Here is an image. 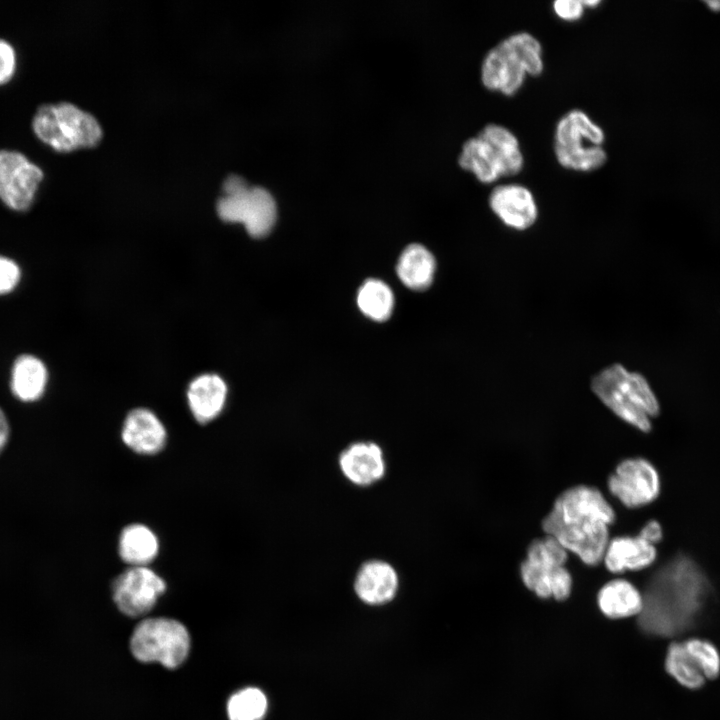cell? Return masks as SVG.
Listing matches in <instances>:
<instances>
[{
    "instance_id": "6da1fadb",
    "label": "cell",
    "mask_w": 720,
    "mask_h": 720,
    "mask_svg": "<svg viewBox=\"0 0 720 720\" xmlns=\"http://www.w3.org/2000/svg\"><path fill=\"white\" fill-rule=\"evenodd\" d=\"M710 586L695 564L678 558L659 570L643 594L640 631L650 637L676 638L694 629L702 616Z\"/></svg>"
},
{
    "instance_id": "7a4b0ae2",
    "label": "cell",
    "mask_w": 720,
    "mask_h": 720,
    "mask_svg": "<svg viewBox=\"0 0 720 720\" xmlns=\"http://www.w3.org/2000/svg\"><path fill=\"white\" fill-rule=\"evenodd\" d=\"M615 519L614 509L600 490L577 485L555 499L542 528L584 564L596 566L603 560Z\"/></svg>"
},
{
    "instance_id": "3957f363",
    "label": "cell",
    "mask_w": 720,
    "mask_h": 720,
    "mask_svg": "<svg viewBox=\"0 0 720 720\" xmlns=\"http://www.w3.org/2000/svg\"><path fill=\"white\" fill-rule=\"evenodd\" d=\"M544 69L543 49L528 32L514 33L485 55L481 81L486 89L505 96L515 95L528 76L537 77Z\"/></svg>"
},
{
    "instance_id": "277c9868",
    "label": "cell",
    "mask_w": 720,
    "mask_h": 720,
    "mask_svg": "<svg viewBox=\"0 0 720 720\" xmlns=\"http://www.w3.org/2000/svg\"><path fill=\"white\" fill-rule=\"evenodd\" d=\"M591 388L616 416L642 432L651 430V418L660 413L659 401L645 377L620 364L594 376Z\"/></svg>"
},
{
    "instance_id": "5b68a950",
    "label": "cell",
    "mask_w": 720,
    "mask_h": 720,
    "mask_svg": "<svg viewBox=\"0 0 720 720\" xmlns=\"http://www.w3.org/2000/svg\"><path fill=\"white\" fill-rule=\"evenodd\" d=\"M460 167L483 184L514 176L524 166V156L516 135L507 127L490 123L462 146Z\"/></svg>"
},
{
    "instance_id": "8992f818",
    "label": "cell",
    "mask_w": 720,
    "mask_h": 720,
    "mask_svg": "<svg viewBox=\"0 0 720 720\" xmlns=\"http://www.w3.org/2000/svg\"><path fill=\"white\" fill-rule=\"evenodd\" d=\"M604 141L603 129L587 113L573 109L556 124L553 139L555 157L565 169L592 172L607 161Z\"/></svg>"
},
{
    "instance_id": "52a82bcc",
    "label": "cell",
    "mask_w": 720,
    "mask_h": 720,
    "mask_svg": "<svg viewBox=\"0 0 720 720\" xmlns=\"http://www.w3.org/2000/svg\"><path fill=\"white\" fill-rule=\"evenodd\" d=\"M32 127L42 142L60 152L93 147L102 138L98 121L66 102L40 106L33 117Z\"/></svg>"
},
{
    "instance_id": "ba28073f",
    "label": "cell",
    "mask_w": 720,
    "mask_h": 720,
    "mask_svg": "<svg viewBox=\"0 0 720 720\" xmlns=\"http://www.w3.org/2000/svg\"><path fill=\"white\" fill-rule=\"evenodd\" d=\"M568 551L552 536L532 541L520 565L524 585L542 599L566 600L572 590V576L565 567Z\"/></svg>"
},
{
    "instance_id": "9c48e42d",
    "label": "cell",
    "mask_w": 720,
    "mask_h": 720,
    "mask_svg": "<svg viewBox=\"0 0 720 720\" xmlns=\"http://www.w3.org/2000/svg\"><path fill=\"white\" fill-rule=\"evenodd\" d=\"M224 196L217 202V213L226 222L242 223L254 238L269 234L277 219L273 196L262 187H250L238 175H230L223 184Z\"/></svg>"
},
{
    "instance_id": "30bf717a",
    "label": "cell",
    "mask_w": 720,
    "mask_h": 720,
    "mask_svg": "<svg viewBox=\"0 0 720 720\" xmlns=\"http://www.w3.org/2000/svg\"><path fill=\"white\" fill-rule=\"evenodd\" d=\"M130 648L141 662H160L174 669L187 658L190 637L185 626L174 619L148 618L135 627Z\"/></svg>"
},
{
    "instance_id": "8fae6325",
    "label": "cell",
    "mask_w": 720,
    "mask_h": 720,
    "mask_svg": "<svg viewBox=\"0 0 720 720\" xmlns=\"http://www.w3.org/2000/svg\"><path fill=\"white\" fill-rule=\"evenodd\" d=\"M610 493L628 508H639L654 502L661 491L656 467L647 459L633 457L622 460L609 476Z\"/></svg>"
},
{
    "instance_id": "7c38bea8",
    "label": "cell",
    "mask_w": 720,
    "mask_h": 720,
    "mask_svg": "<svg viewBox=\"0 0 720 720\" xmlns=\"http://www.w3.org/2000/svg\"><path fill=\"white\" fill-rule=\"evenodd\" d=\"M165 580L148 566L128 567L112 583L117 608L129 617L147 614L165 593Z\"/></svg>"
},
{
    "instance_id": "4fadbf2b",
    "label": "cell",
    "mask_w": 720,
    "mask_h": 720,
    "mask_svg": "<svg viewBox=\"0 0 720 720\" xmlns=\"http://www.w3.org/2000/svg\"><path fill=\"white\" fill-rule=\"evenodd\" d=\"M43 179L42 170L16 151H0V200L15 211H26L33 203Z\"/></svg>"
},
{
    "instance_id": "5bb4252c",
    "label": "cell",
    "mask_w": 720,
    "mask_h": 720,
    "mask_svg": "<svg viewBox=\"0 0 720 720\" xmlns=\"http://www.w3.org/2000/svg\"><path fill=\"white\" fill-rule=\"evenodd\" d=\"M488 202L493 213L512 229L526 230L536 222L538 208L535 198L523 185L509 183L495 186Z\"/></svg>"
},
{
    "instance_id": "9a60e30c",
    "label": "cell",
    "mask_w": 720,
    "mask_h": 720,
    "mask_svg": "<svg viewBox=\"0 0 720 720\" xmlns=\"http://www.w3.org/2000/svg\"><path fill=\"white\" fill-rule=\"evenodd\" d=\"M121 440L134 453L155 455L166 446L167 430L153 411L135 408L124 419Z\"/></svg>"
},
{
    "instance_id": "2e32d148",
    "label": "cell",
    "mask_w": 720,
    "mask_h": 720,
    "mask_svg": "<svg viewBox=\"0 0 720 720\" xmlns=\"http://www.w3.org/2000/svg\"><path fill=\"white\" fill-rule=\"evenodd\" d=\"M343 475L357 486H370L383 478L386 464L382 449L374 442L350 444L339 456Z\"/></svg>"
},
{
    "instance_id": "e0dca14e",
    "label": "cell",
    "mask_w": 720,
    "mask_h": 720,
    "mask_svg": "<svg viewBox=\"0 0 720 720\" xmlns=\"http://www.w3.org/2000/svg\"><path fill=\"white\" fill-rule=\"evenodd\" d=\"M228 394L224 379L214 373L194 378L187 389V402L194 419L206 424L216 419L223 411Z\"/></svg>"
},
{
    "instance_id": "ac0fdd59",
    "label": "cell",
    "mask_w": 720,
    "mask_h": 720,
    "mask_svg": "<svg viewBox=\"0 0 720 720\" xmlns=\"http://www.w3.org/2000/svg\"><path fill=\"white\" fill-rule=\"evenodd\" d=\"M657 558V549L636 536H618L609 540L603 562L612 573L639 571L651 566Z\"/></svg>"
},
{
    "instance_id": "d6986e66",
    "label": "cell",
    "mask_w": 720,
    "mask_h": 720,
    "mask_svg": "<svg viewBox=\"0 0 720 720\" xmlns=\"http://www.w3.org/2000/svg\"><path fill=\"white\" fill-rule=\"evenodd\" d=\"M398 584V574L391 564L382 560H370L359 568L354 589L363 602L381 605L394 598Z\"/></svg>"
},
{
    "instance_id": "ffe728a7",
    "label": "cell",
    "mask_w": 720,
    "mask_h": 720,
    "mask_svg": "<svg viewBox=\"0 0 720 720\" xmlns=\"http://www.w3.org/2000/svg\"><path fill=\"white\" fill-rule=\"evenodd\" d=\"M160 542L147 525L132 523L125 526L118 539V554L129 567L148 566L159 554Z\"/></svg>"
},
{
    "instance_id": "44dd1931",
    "label": "cell",
    "mask_w": 720,
    "mask_h": 720,
    "mask_svg": "<svg viewBox=\"0 0 720 720\" xmlns=\"http://www.w3.org/2000/svg\"><path fill=\"white\" fill-rule=\"evenodd\" d=\"M600 611L608 618L621 619L638 616L643 608V594L625 579H613L597 594Z\"/></svg>"
},
{
    "instance_id": "7402d4cb",
    "label": "cell",
    "mask_w": 720,
    "mask_h": 720,
    "mask_svg": "<svg viewBox=\"0 0 720 720\" xmlns=\"http://www.w3.org/2000/svg\"><path fill=\"white\" fill-rule=\"evenodd\" d=\"M436 262L431 252L420 244H411L401 253L397 275L401 282L413 290L428 288L434 278Z\"/></svg>"
},
{
    "instance_id": "603a6c76",
    "label": "cell",
    "mask_w": 720,
    "mask_h": 720,
    "mask_svg": "<svg viewBox=\"0 0 720 720\" xmlns=\"http://www.w3.org/2000/svg\"><path fill=\"white\" fill-rule=\"evenodd\" d=\"M47 377V369L40 359L21 355L12 367L11 390L22 401H35L42 396Z\"/></svg>"
},
{
    "instance_id": "cb8c5ba5",
    "label": "cell",
    "mask_w": 720,
    "mask_h": 720,
    "mask_svg": "<svg viewBox=\"0 0 720 720\" xmlns=\"http://www.w3.org/2000/svg\"><path fill=\"white\" fill-rule=\"evenodd\" d=\"M664 667L672 679L688 690H698L705 685L706 678L688 654L683 641H672L668 645Z\"/></svg>"
},
{
    "instance_id": "d4e9b609",
    "label": "cell",
    "mask_w": 720,
    "mask_h": 720,
    "mask_svg": "<svg viewBox=\"0 0 720 720\" xmlns=\"http://www.w3.org/2000/svg\"><path fill=\"white\" fill-rule=\"evenodd\" d=\"M357 305L370 319L385 321L392 314L394 296L386 283L378 279H369L359 288Z\"/></svg>"
},
{
    "instance_id": "484cf974",
    "label": "cell",
    "mask_w": 720,
    "mask_h": 720,
    "mask_svg": "<svg viewBox=\"0 0 720 720\" xmlns=\"http://www.w3.org/2000/svg\"><path fill=\"white\" fill-rule=\"evenodd\" d=\"M267 699L258 688H245L233 694L227 703L229 720H261Z\"/></svg>"
},
{
    "instance_id": "4316f807",
    "label": "cell",
    "mask_w": 720,
    "mask_h": 720,
    "mask_svg": "<svg viewBox=\"0 0 720 720\" xmlns=\"http://www.w3.org/2000/svg\"><path fill=\"white\" fill-rule=\"evenodd\" d=\"M683 643L706 680H714L719 677L720 652L714 643L699 637H690Z\"/></svg>"
},
{
    "instance_id": "83f0119b",
    "label": "cell",
    "mask_w": 720,
    "mask_h": 720,
    "mask_svg": "<svg viewBox=\"0 0 720 720\" xmlns=\"http://www.w3.org/2000/svg\"><path fill=\"white\" fill-rule=\"evenodd\" d=\"M20 279V269L11 259L0 255V294L12 291Z\"/></svg>"
},
{
    "instance_id": "f1b7e54d",
    "label": "cell",
    "mask_w": 720,
    "mask_h": 720,
    "mask_svg": "<svg viewBox=\"0 0 720 720\" xmlns=\"http://www.w3.org/2000/svg\"><path fill=\"white\" fill-rule=\"evenodd\" d=\"M554 13L564 21H576L580 19L585 6L582 0H557L553 2Z\"/></svg>"
},
{
    "instance_id": "f546056e",
    "label": "cell",
    "mask_w": 720,
    "mask_h": 720,
    "mask_svg": "<svg viewBox=\"0 0 720 720\" xmlns=\"http://www.w3.org/2000/svg\"><path fill=\"white\" fill-rule=\"evenodd\" d=\"M15 69V53L10 44L0 39V84L6 83Z\"/></svg>"
},
{
    "instance_id": "4dcf8cb0",
    "label": "cell",
    "mask_w": 720,
    "mask_h": 720,
    "mask_svg": "<svg viewBox=\"0 0 720 720\" xmlns=\"http://www.w3.org/2000/svg\"><path fill=\"white\" fill-rule=\"evenodd\" d=\"M638 535L656 546L663 539V529L657 520H650L642 527Z\"/></svg>"
},
{
    "instance_id": "1f68e13d",
    "label": "cell",
    "mask_w": 720,
    "mask_h": 720,
    "mask_svg": "<svg viewBox=\"0 0 720 720\" xmlns=\"http://www.w3.org/2000/svg\"><path fill=\"white\" fill-rule=\"evenodd\" d=\"M9 424L5 413L0 408V453L7 444L9 438Z\"/></svg>"
},
{
    "instance_id": "d6a6232c",
    "label": "cell",
    "mask_w": 720,
    "mask_h": 720,
    "mask_svg": "<svg viewBox=\"0 0 720 720\" xmlns=\"http://www.w3.org/2000/svg\"><path fill=\"white\" fill-rule=\"evenodd\" d=\"M703 4L707 6L708 9H710L713 12H720V1H702Z\"/></svg>"
},
{
    "instance_id": "836d02e7",
    "label": "cell",
    "mask_w": 720,
    "mask_h": 720,
    "mask_svg": "<svg viewBox=\"0 0 720 720\" xmlns=\"http://www.w3.org/2000/svg\"><path fill=\"white\" fill-rule=\"evenodd\" d=\"M600 3H601V1H599V0H585V1H583V4H584L585 8L596 7V6H598Z\"/></svg>"
}]
</instances>
